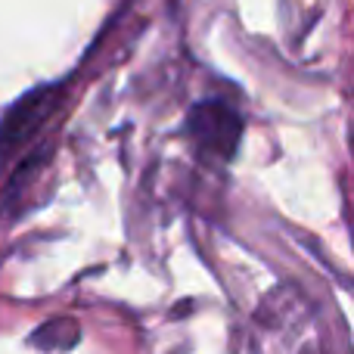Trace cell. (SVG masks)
Masks as SVG:
<instances>
[{"label": "cell", "instance_id": "cell-1", "mask_svg": "<svg viewBox=\"0 0 354 354\" xmlns=\"http://www.w3.org/2000/svg\"><path fill=\"white\" fill-rule=\"evenodd\" d=\"M187 134L205 159L230 162L239 147L243 118L236 115V109H230V106L221 103V100H205V103H196L193 109H189Z\"/></svg>", "mask_w": 354, "mask_h": 354}, {"label": "cell", "instance_id": "cell-2", "mask_svg": "<svg viewBox=\"0 0 354 354\" xmlns=\"http://www.w3.org/2000/svg\"><path fill=\"white\" fill-rule=\"evenodd\" d=\"M53 100H56V91L53 87H44V91H35V93H28V97H22L6 112L3 122H0V162H3L19 143H25L41 128L44 118L53 109Z\"/></svg>", "mask_w": 354, "mask_h": 354}]
</instances>
